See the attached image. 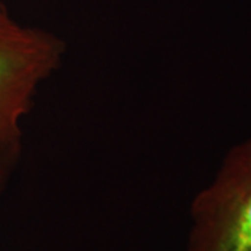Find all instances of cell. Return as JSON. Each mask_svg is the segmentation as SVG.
Here are the masks:
<instances>
[{"instance_id":"3","label":"cell","mask_w":251,"mask_h":251,"mask_svg":"<svg viewBox=\"0 0 251 251\" xmlns=\"http://www.w3.org/2000/svg\"><path fill=\"white\" fill-rule=\"evenodd\" d=\"M20 151H0V196L16 166Z\"/></svg>"},{"instance_id":"2","label":"cell","mask_w":251,"mask_h":251,"mask_svg":"<svg viewBox=\"0 0 251 251\" xmlns=\"http://www.w3.org/2000/svg\"><path fill=\"white\" fill-rule=\"evenodd\" d=\"M190 221L186 251H251V137L226 152Z\"/></svg>"},{"instance_id":"1","label":"cell","mask_w":251,"mask_h":251,"mask_svg":"<svg viewBox=\"0 0 251 251\" xmlns=\"http://www.w3.org/2000/svg\"><path fill=\"white\" fill-rule=\"evenodd\" d=\"M64 52L60 38L20 24L0 3V151H21V122Z\"/></svg>"}]
</instances>
